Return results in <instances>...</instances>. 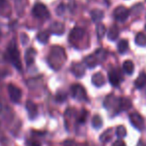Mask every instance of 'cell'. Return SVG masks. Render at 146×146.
I'll return each instance as SVG.
<instances>
[{"instance_id": "obj_29", "label": "cell", "mask_w": 146, "mask_h": 146, "mask_svg": "<svg viewBox=\"0 0 146 146\" xmlns=\"http://www.w3.org/2000/svg\"><path fill=\"white\" fill-rule=\"evenodd\" d=\"M102 124H103V120H102V118L100 117L98 114H96V115H94L93 117H92V126H93L94 128L98 129V128L101 127Z\"/></svg>"}, {"instance_id": "obj_17", "label": "cell", "mask_w": 146, "mask_h": 146, "mask_svg": "<svg viewBox=\"0 0 146 146\" xmlns=\"http://www.w3.org/2000/svg\"><path fill=\"white\" fill-rule=\"evenodd\" d=\"M119 36V28L116 25H112L107 31V37L109 40L115 41Z\"/></svg>"}, {"instance_id": "obj_33", "label": "cell", "mask_w": 146, "mask_h": 146, "mask_svg": "<svg viewBox=\"0 0 146 146\" xmlns=\"http://www.w3.org/2000/svg\"><path fill=\"white\" fill-rule=\"evenodd\" d=\"M65 11V5L63 4V3H61L60 5H58L56 8V14L57 15H63V13H64Z\"/></svg>"}, {"instance_id": "obj_30", "label": "cell", "mask_w": 146, "mask_h": 146, "mask_svg": "<svg viewBox=\"0 0 146 146\" xmlns=\"http://www.w3.org/2000/svg\"><path fill=\"white\" fill-rule=\"evenodd\" d=\"M25 5H26L25 0H16L15 1V7H16V11L18 14H22V12L24 11Z\"/></svg>"}, {"instance_id": "obj_8", "label": "cell", "mask_w": 146, "mask_h": 146, "mask_svg": "<svg viewBox=\"0 0 146 146\" xmlns=\"http://www.w3.org/2000/svg\"><path fill=\"white\" fill-rule=\"evenodd\" d=\"M129 13H130V11L128 10L125 6H118L117 8H115L113 14H114V18H115L116 20L123 22V21H125L126 19L128 18Z\"/></svg>"}, {"instance_id": "obj_4", "label": "cell", "mask_w": 146, "mask_h": 146, "mask_svg": "<svg viewBox=\"0 0 146 146\" xmlns=\"http://www.w3.org/2000/svg\"><path fill=\"white\" fill-rule=\"evenodd\" d=\"M71 94L75 99L79 100V101H86L87 100V94H86L85 89L79 84L71 86Z\"/></svg>"}, {"instance_id": "obj_7", "label": "cell", "mask_w": 146, "mask_h": 146, "mask_svg": "<svg viewBox=\"0 0 146 146\" xmlns=\"http://www.w3.org/2000/svg\"><path fill=\"white\" fill-rule=\"evenodd\" d=\"M108 80L112 86H119L121 81L123 80V77L121 75V72L117 69H112L108 73Z\"/></svg>"}, {"instance_id": "obj_37", "label": "cell", "mask_w": 146, "mask_h": 146, "mask_svg": "<svg viewBox=\"0 0 146 146\" xmlns=\"http://www.w3.org/2000/svg\"><path fill=\"white\" fill-rule=\"evenodd\" d=\"M112 146H126V145H125V143H124L123 140L118 139V140H116L113 144H112Z\"/></svg>"}, {"instance_id": "obj_14", "label": "cell", "mask_w": 146, "mask_h": 146, "mask_svg": "<svg viewBox=\"0 0 146 146\" xmlns=\"http://www.w3.org/2000/svg\"><path fill=\"white\" fill-rule=\"evenodd\" d=\"M26 110L29 114V118L30 119H34L35 117L38 114V108H37V105L31 100H28L26 102Z\"/></svg>"}, {"instance_id": "obj_11", "label": "cell", "mask_w": 146, "mask_h": 146, "mask_svg": "<svg viewBox=\"0 0 146 146\" xmlns=\"http://www.w3.org/2000/svg\"><path fill=\"white\" fill-rule=\"evenodd\" d=\"M71 72L78 78H81L85 74V66L82 63L76 62L71 65Z\"/></svg>"}, {"instance_id": "obj_1", "label": "cell", "mask_w": 146, "mask_h": 146, "mask_svg": "<svg viewBox=\"0 0 146 146\" xmlns=\"http://www.w3.org/2000/svg\"><path fill=\"white\" fill-rule=\"evenodd\" d=\"M65 61V52L62 47L54 46L48 57V63L53 69H59Z\"/></svg>"}, {"instance_id": "obj_31", "label": "cell", "mask_w": 146, "mask_h": 146, "mask_svg": "<svg viewBox=\"0 0 146 146\" xmlns=\"http://www.w3.org/2000/svg\"><path fill=\"white\" fill-rule=\"evenodd\" d=\"M116 136H117L118 138H123L126 136V134H127V132H126V128L124 127L123 125H119L117 128H116Z\"/></svg>"}, {"instance_id": "obj_36", "label": "cell", "mask_w": 146, "mask_h": 146, "mask_svg": "<svg viewBox=\"0 0 146 146\" xmlns=\"http://www.w3.org/2000/svg\"><path fill=\"white\" fill-rule=\"evenodd\" d=\"M65 99H66V95H65V94H61V93L57 94V96H56V100H57V101L62 102V101H64Z\"/></svg>"}, {"instance_id": "obj_27", "label": "cell", "mask_w": 146, "mask_h": 146, "mask_svg": "<svg viewBox=\"0 0 146 146\" xmlns=\"http://www.w3.org/2000/svg\"><path fill=\"white\" fill-rule=\"evenodd\" d=\"M37 40L40 43H42V44L47 43L49 40V32H47V31H41V32H39L37 34Z\"/></svg>"}, {"instance_id": "obj_20", "label": "cell", "mask_w": 146, "mask_h": 146, "mask_svg": "<svg viewBox=\"0 0 146 146\" xmlns=\"http://www.w3.org/2000/svg\"><path fill=\"white\" fill-rule=\"evenodd\" d=\"M90 15H91V18L94 22H99V21H101L103 19L104 12L102 10H100V9H94V10L91 11Z\"/></svg>"}, {"instance_id": "obj_23", "label": "cell", "mask_w": 146, "mask_h": 146, "mask_svg": "<svg viewBox=\"0 0 146 146\" xmlns=\"http://www.w3.org/2000/svg\"><path fill=\"white\" fill-rule=\"evenodd\" d=\"M135 43L138 46H146V35L144 33H137L135 36Z\"/></svg>"}, {"instance_id": "obj_16", "label": "cell", "mask_w": 146, "mask_h": 146, "mask_svg": "<svg viewBox=\"0 0 146 146\" xmlns=\"http://www.w3.org/2000/svg\"><path fill=\"white\" fill-rule=\"evenodd\" d=\"M36 56V51L33 48H29L25 52V62H26L27 66H30L34 62V58Z\"/></svg>"}, {"instance_id": "obj_28", "label": "cell", "mask_w": 146, "mask_h": 146, "mask_svg": "<svg viewBox=\"0 0 146 146\" xmlns=\"http://www.w3.org/2000/svg\"><path fill=\"white\" fill-rule=\"evenodd\" d=\"M94 55H95V57L97 58L98 62H100V61H103L105 60L106 56H107V52H106L104 49L102 48H99L97 49V50L95 51V53H94Z\"/></svg>"}, {"instance_id": "obj_35", "label": "cell", "mask_w": 146, "mask_h": 146, "mask_svg": "<svg viewBox=\"0 0 146 146\" xmlns=\"http://www.w3.org/2000/svg\"><path fill=\"white\" fill-rule=\"evenodd\" d=\"M76 145L77 144H76V142L74 140H66L63 143V146H76Z\"/></svg>"}, {"instance_id": "obj_18", "label": "cell", "mask_w": 146, "mask_h": 146, "mask_svg": "<svg viewBox=\"0 0 146 146\" xmlns=\"http://www.w3.org/2000/svg\"><path fill=\"white\" fill-rule=\"evenodd\" d=\"M84 63H85V65L88 68H94V67L97 66V64L99 62H98L95 55L93 54V55H89V56L86 57V58L84 59Z\"/></svg>"}, {"instance_id": "obj_25", "label": "cell", "mask_w": 146, "mask_h": 146, "mask_svg": "<svg viewBox=\"0 0 146 146\" xmlns=\"http://www.w3.org/2000/svg\"><path fill=\"white\" fill-rule=\"evenodd\" d=\"M112 136H113L112 129L105 130V131H104L103 133L100 135V140H101L103 143H106V142H109L110 140L112 139Z\"/></svg>"}, {"instance_id": "obj_24", "label": "cell", "mask_w": 146, "mask_h": 146, "mask_svg": "<svg viewBox=\"0 0 146 146\" xmlns=\"http://www.w3.org/2000/svg\"><path fill=\"white\" fill-rule=\"evenodd\" d=\"M96 34H97L98 39H102L106 34V28L105 25L102 23H97L96 25Z\"/></svg>"}, {"instance_id": "obj_2", "label": "cell", "mask_w": 146, "mask_h": 146, "mask_svg": "<svg viewBox=\"0 0 146 146\" xmlns=\"http://www.w3.org/2000/svg\"><path fill=\"white\" fill-rule=\"evenodd\" d=\"M7 55H8L9 60H10V62L13 64V66H14L17 70H19V71L22 70V65H21V61H20V54H19V51H18V49H17L16 44H15L13 41L8 46Z\"/></svg>"}, {"instance_id": "obj_12", "label": "cell", "mask_w": 146, "mask_h": 146, "mask_svg": "<svg viewBox=\"0 0 146 146\" xmlns=\"http://www.w3.org/2000/svg\"><path fill=\"white\" fill-rule=\"evenodd\" d=\"M49 31L51 32V34L55 35H61L64 33L65 31V26L62 22H58V21H55V22L51 23L50 27H49Z\"/></svg>"}, {"instance_id": "obj_34", "label": "cell", "mask_w": 146, "mask_h": 146, "mask_svg": "<svg viewBox=\"0 0 146 146\" xmlns=\"http://www.w3.org/2000/svg\"><path fill=\"white\" fill-rule=\"evenodd\" d=\"M27 145L28 146H41L40 142L37 140H28L27 141Z\"/></svg>"}, {"instance_id": "obj_13", "label": "cell", "mask_w": 146, "mask_h": 146, "mask_svg": "<svg viewBox=\"0 0 146 146\" xmlns=\"http://www.w3.org/2000/svg\"><path fill=\"white\" fill-rule=\"evenodd\" d=\"M11 15V6L7 0H0V16L9 17Z\"/></svg>"}, {"instance_id": "obj_19", "label": "cell", "mask_w": 146, "mask_h": 146, "mask_svg": "<svg viewBox=\"0 0 146 146\" xmlns=\"http://www.w3.org/2000/svg\"><path fill=\"white\" fill-rule=\"evenodd\" d=\"M122 69H123V71L126 74L131 75L132 73L134 72V63L131 60L124 61L123 64H122Z\"/></svg>"}, {"instance_id": "obj_3", "label": "cell", "mask_w": 146, "mask_h": 146, "mask_svg": "<svg viewBox=\"0 0 146 146\" xmlns=\"http://www.w3.org/2000/svg\"><path fill=\"white\" fill-rule=\"evenodd\" d=\"M32 14L36 18L39 19H47L50 16L47 7L44 4H42V3H36L34 5V7L32 9Z\"/></svg>"}, {"instance_id": "obj_10", "label": "cell", "mask_w": 146, "mask_h": 146, "mask_svg": "<svg viewBox=\"0 0 146 146\" xmlns=\"http://www.w3.org/2000/svg\"><path fill=\"white\" fill-rule=\"evenodd\" d=\"M104 107L106 109H111V108H119V99L115 97L113 94H110L104 100Z\"/></svg>"}, {"instance_id": "obj_32", "label": "cell", "mask_w": 146, "mask_h": 146, "mask_svg": "<svg viewBox=\"0 0 146 146\" xmlns=\"http://www.w3.org/2000/svg\"><path fill=\"white\" fill-rule=\"evenodd\" d=\"M87 117H88V112L86 111V110H82V111L80 112L79 115H78L77 121L79 122L80 124L85 123L86 120H87Z\"/></svg>"}, {"instance_id": "obj_5", "label": "cell", "mask_w": 146, "mask_h": 146, "mask_svg": "<svg viewBox=\"0 0 146 146\" xmlns=\"http://www.w3.org/2000/svg\"><path fill=\"white\" fill-rule=\"evenodd\" d=\"M129 120L130 123L138 130H143L144 127H145V123H144V119L140 114L136 113V112H133L129 115Z\"/></svg>"}, {"instance_id": "obj_26", "label": "cell", "mask_w": 146, "mask_h": 146, "mask_svg": "<svg viewBox=\"0 0 146 146\" xmlns=\"http://www.w3.org/2000/svg\"><path fill=\"white\" fill-rule=\"evenodd\" d=\"M117 49H118V51H119V53H121V54L125 53L126 51L128 50V41L126 40V39L120 40L117 44Z\"/></svg>"}, {"instance_id": "obj_39", "label": "cell", "mask_w": 146, "mask_h": 146, "mask_svg": "<svg viewBox=\"0 0 146 146\" xmlns=\"http://www.w3.org/2000/svg\"><path fill=\"white\" fill-rule=\"evenodd\" d=\"M145 30H146V25H145Z\"/></svg>"}, {"instance_id": "obj_38", "label": "cell", "mask_w": 146, "mask_h": 146, "mask_svg": "<svg viewBox=\"0 0 146 146\" xmlns=\"http://www.w3.org/2000/svg\"><path fill=\"white\" fill-rule=\"evenodd\" d=\"M136 146H146V144L144 143L143 141H139V142H138V144H137Z\"/></svg>"}, {"instance_id": "obj_21", "label": "cell", "mask_w": 146, "mask_h": 146, "mask_svg": "<svg viewBox=\"0 0 146 146\" xmlns=\"http://www.w3.org/2000/svg\"><path fill=\"white\" fill-rule=\"evenodd\" d=\"M145 85H146V73L142 72L137 77V79L135 80V87L140 89V88H143Z\"/></svg>"}, {"instance_id": "obj_6", "label": "cell", "mask_w": 146, "mask_h": 146, "mask_svg": "<svg viewBox=\"0 0 146 146\" xmlns=\"http://www.w3.org/2000/svg\"><path fill=\"white\" fill-rule=\"evenodd\" d=\"M7 89H8L9 97H10V99L12 100L13 102L17 103V102L20 101L21 97H22V91H21L20 88L17 87L14 84H9Z\"/></svg>"}, {"instance_id": "obj_9", "label": "cell", "mask_w": 146, "mask_h": 146, "mask_svg": "<svg viewBox=\"0 0 146 146\" xmlns=\"http://www.w3.org/2000/svg\"><path fill=\"white\" fill-rule=\"evenodd\" d=\"M84 30L80 27H75L71 30L70 34H69V41L71 43H75L77 41L81 40L84 36Z\"/></svg>"}, {"instance_id": "obj_15", "label": "cell", "mask_w": 146, "mask_h": 146, "mask_svg": "<svg viewBox=\"0 0 146 146\" xmlns=\"http://www.w3.org/2000/svg\"><path fill=\"white\" fill-rule=\"evenodd\" d=\"M91 81L95 86L100 87V86H102V85H104V84H105L106 79H105V77H104V75L102 74V73L97 72V73H95V74H93V75H92Z\"/></svg>"}, {"instance_id": "obj_22", "label": "cell", "mask_w": 146, "mask_h": 146, "mask_svg": "<svg viewBox=\"0 0 146 146\" xmlns=\"http://www.w3.org/2000/svg\"><path fill=\"white\" fill-rule=\"evenodd\" d=\"M131 107V102L128 98H119V110H128Z\"/></svg>"}]
</instances>
